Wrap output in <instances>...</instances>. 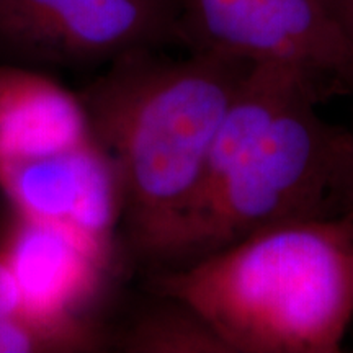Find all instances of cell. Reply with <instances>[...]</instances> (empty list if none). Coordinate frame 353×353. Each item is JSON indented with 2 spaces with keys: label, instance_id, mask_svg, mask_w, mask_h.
Segmentation results:
<instances>
[{
  "label": "cell",
  "instance_id": "obj_1",
  "mask_svg": "<svg viewBox=\"0 0 353 353\" xmlns=\"http://www.w3.org/2000/svg\"><path fill=\"white\" fill-rule=\"evenodd\" d=\"M322 100L293 70L249 69L159 268L192 263L280 224L348 213L353 132L321 117Z\"/></svg>",
  "mask_w": 353,
  "mask_h": 353
},
{
  "label": "cell",
  "instance_id": "obj_2",
  "mask_svg": "<svg viewBox=\"0 0 353 353\" xmlns=\"http://www.w3.org/2000/svg\"><path fill=\"white\" fill-rule=\"evenodd\" d=\"M252 64L131 52L81 94L92 138L117 167L130 252L159 268L200 188L221 123Z\"/></svg>",
  "mask_w": 353,
  "mask_h": 353
},
{
  "label": "cell",
  "instance_id": "obj_3",
  "mask_svg": "<svg viewBox=\"0 0 353 353\" xmlns=\"http://www.w3.org/2000/svg\"><path fill=\"white\" fill-rule=\"evenodd\" d=\"M229 353H337L353 317V211L280 224L151 276Z\"/></svg>",
  "mask_w": 353,
  "mask_h": 353
},
{
  "label": "cell",
  "instance_id": "obj_4",
  "mask_svg": "<svg viewBox=\"0 0 353 353\" xmlns=\"http://www.w3.org/2000/svg\"><path fill=\"white\" fill-rule=\"evenodd\" d=\"M188 52L278 65L324 99L353 94V48L337 0H180Z\"/></svg>",
  "mask_w": 353,
  "mask_h": 353
},
{
  "label": "cell",
  "instance_id": "obj_5",
  "mask_svg": "<svg viewBox=\"0 0 353 353\" xmlns=\"http://www.w3.org/2000/svg\"><path fill=\"white\" fill-rule=\"evenodd\" d=\"M180 0H0V57L20 65L110 64L180 39Z\"/></svg>",
  "mask_w": 353,
  "mask_h": 353
},
{
  "label": "cell",
  "instance_id": "obj_6",
  "mask_svg": "<svg viewBox=\"0 0 353 353\" xmlns=\"http://www.w3.org/2000/svg\"><path fill=\"white\" fill-rule=\"evenodd\" d=\"M0 192L15 213L59 224L114 262L121 182L94 138L44 156L0 159Z\"/></svg>",
  "mask_w": 353,
  "mask_h": 353
},
{
  "label": "cell",
  "instance_id": "obj_7",
  "mask_svg": "<svg viewBox=\"0 0 353 353\" xmlns=\"http://www.w3.org/2000/svg\"><path fill=\"white\" fill-rule=\"evenodd\" d=\"M0 252L26 311L46 319L85 317L113 267L69 229L20 213L8 224Z\"/></svg>",
  "mask_w": 353,
  "mask_h": 353
},
{
  "label": "cell",
  "instance_id": "obj_8",
  "mask_svg": "<svg viewBox=\"0 0 353 353\" xmlns=\"http://www.w3.org/2000/svg\"><path fill=\"white\" fill-rule=\"evenodd\" d=\"M90 138L81 95L28 65L0 64V159L44 156Z\"/></svg>",
  "mask_w": 353,
  "mask_h": 353
},
{
  "label": "cell",
  "instance_id": "obj_9",
  "mask_svg": "<svg viewBox=\"0 0 353 353\" xmlns=\"http://www.w3.org/2000/svg\"><path fill=\"white\" fill-rule=\"evenodd\" d=\"M157 299L141 309L118 334L117 348L126 353H229L226 343L200 314L179 299Z\"/></svg>",
  "mask_w": 353,
  "mask_h": 353
},
{
  "label": "cell",
  "instance_id": "obj_10",
  "mask_svg": "<svg viewBox=\"0 0 353 353\" xmlns=\"http://www.w3.org/2000/svg\"><path fill=\"white\" fill-rule=\"evenodd\" d=\"M101 335L87 319H46L30 312L0 317V353H76L101 347Z\"/></svg>",
  "mask_w": 353,
  "mask_h": 353
},
{
  "label": "cell",
  "instance_id": "obj_11",
  "mask_svg": "<svg viewBox=\"0 0 353 353\" xmlns=\"http://www.w3.org/2000/svg\"><path fill=\"white\" fill-rule=\"evenodd\" d=\"M28 312L21 301L19 286L13 278L6 257L0 252V317Z\"/></svg>",
  "mask_w": 353,
  "mask_h": 353
},
{
  "label": "cell",
  "instance_id": "obj_12",
  "mask_svg": "<svg viewBox=\"0 0 353 353\" xmlns=\"http://www.w3.org/2000/svg\"><path fill=\"white\" fill-rule=\"evenodd\" d=\"M337 6L343 30H345L348 41L353 48V0H337Z\"/></svg>",
  "mask_w": 353,
  "mask_h": 353
},
{
  "label": "cell",
  "instance_id": "obj_13",
  "mask_svg": "<svg viewBox=\"0 0 353 353\" xmlns=\"http://www.w3.org/2000/svg\"><path fill=\"white\" fill-rule=\"evenodd\" d=\"M347 203H348V211H353V180H352V185H350V188H348Z\"/></svg>",
  "mask_w": 353,
  "mask_h": 353
}]
</instances>
